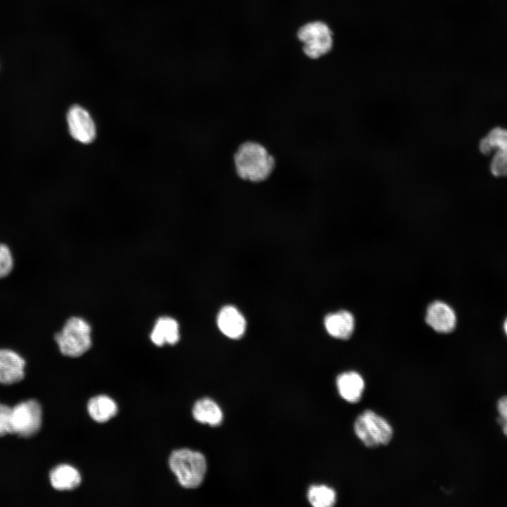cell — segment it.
I'll list each match as a JSON object with an SVG mask.
<instances>
[{"instance_id":"2","label":"cell","mask_w":507,"mask_h":507,"mask_svg":"<svg viewBox=\"0 0 507 507\" xmlns=\"http://www.w3.org/2000/svg\"><path fill=\"white\" fill-rule=\"evenodd\" d=\"M169 465L180 485L187 489L196 488L202 483L207 468L201 453L187 449L173 451Z\"/></svg>"},{"instance_id":"14","label":"cell","mask_w":507,"mask_h":507,"mask_svg":"<svg viewBox=\"0 0 507 507\" xmlns=\"http://www.w3.org/2000/svg\"><path fill=\"white\" fill-rule=\"evenodd\" d=\"M49 479L52 487L59 491L74 489L81 482L77 470L67 464H61L52 469Z\"/></svg>"},{"instance_id":"10","label":"cell","mask_w":507,"mask_h":507,"mask_svg":"<svg viewBox=\"0 0 507 507\" xmlns=\"http://www.w3.org/2000/svg\"><path fill=\"white\" fill-rule=\"evenodd\" d=\"M217 324L221 332L232 339L241 337L246 329V320L243 315L232 306H224L220 311Z\"/></svg>"},{"instance_id":"9","label":"cell","mask_w":507,"mask_h":507,"mask_svg":"<svg viewBox=\"0 0 507 507\" xmlns=\"http://www.w3.org/2000/svg\"><path fill=\"white\" fill-rule=\"evenodd\" d=\"M25 361L15 351L0 349V383L11 384L22 380Z\"/></svg>"},{"instance_id":"7","label":"cell","mask_w":507,"mask_h":507,"mask_svg":"<svg viewBox=\"0 0 507 507\" xmlns=\"http://www.w3.org/2000/svg\"><path fill=\"white\" fill-rule=\"evenodd\" d=\"M66 120L69 132L74 139L84 144L94 142L96 135L95 123L85 108L79 105L71 106Z\"/></svg>"},{"instance_id":"16","label":"cell","mask_w":507,"mask_h":507,"mask_svg":"<svg viewBox=\"0 0 507 507\" xmlns=\"http://www.w3.org/2000/svg\"><path fill=\"white\" fill-rule=\"evenodd\" d=\"M87 411L90 417L98 423H105L118 413L116 403L109 396L99 395L89 399Z\"/></svg>"},{"instance_id":"6","label":"cell","mask_w":507,"mask_h":507,"mask_svg":"<svg viewBox=\"0 0 507 507\" xmlns=\"http://www.w3.org/2000/svg\"><path fill=\"white\" fill-rule=\"evenodd\" d=\"M42 418V408L36 400L31 399L19 403L12 408L13 434L23 437L35 434L41 427Z\"/></svg>"},{"instance_id":"3","label":"cell","mask_w":507,"mask_h":507,"mask_svg":"<svg viewBox=\"0 0 507 507\" xmlns=\"http://www.w3.org/2000/svg\"><path fill=\"white\" fill-rule=\"evenodd\" d=\"M353 430L356 437L369 448L386 445L393 437L388 421L371 410L364 411L356 418Z\"/></svg>"},{"instance_id":"22","label":"cell","mask_w":507,"mask_h":507,"mask_svg":"<svg viewBox=\"0 0 507 507\" xmlns=\"http://www.w3.org/2000/svg\"><path fill=\"white\" fill-rule=\"evenodd\" d=\"M499 413L497 421L504 435L507 437V396L501 397L496 404Z\"/></svg>"},{"instance_id":"21","label":"cell","mask_w":507,"mask_h":507,"mask_svg":"<svg viewBox=\"0 0 507 507\" xmlns=\"http://www.w3.org/2000/svg\"><path fill=\"white\" fill-rule=\"evenodd\" d=\"M12 408L0 403V437L13 434L11 423Z\"/></svg>"},{"instance_id":"20","label":"cell","mask_w":507,"mask_h":507,"mask_svg":"<svg viewBox=\"0 0 507 507\" xmlns=\"http://www.w3.org/2000/svg\"><path fill=\"white\" fill-rule=\"evenodd\" d=\"M13 265L10 248L5 244H0V279L7 277L11 273Z\"/></svg>"},{"instance_id":"13","label":"cell","mask_w":507,"mask_h":507,"mask_svg":"<svg viewBox=\"0 0 507 507\" xmlns=\"http://www.w3.org/2000/svg\"><path fill=\"white\" fill-rule=\"evenodd\" d=\"M150 338L153 343L158 346L165 344H176L180 339L177 322L170 317L159 318L156 322Z\"/></svg>"},{"instance_id":"23","label":"cell","mask_w":507,"mask_h":507,"mask_svg":"<svg viewBox=\"0 0 507 507\" xmlns=\"http://www.w3.org/2000/svg\"><path fill=\"white\" fill-rule=\"evenodd\" d=\"M503 331H504L506 335L507 336V317L504 320V322L503 324Z\"/></svg>"},{"instance_id":"18","label":"cell","mask_w":507,"mask_h":507,"mask_svg":"<svg viewBox=\"0 0 507 507\" xmlns=\"http://www.w3.org/2000/svg\"><path fill=\"white\" fill-rule=\"evenodd\" d=\"M308 499L315 507H330L337 500L334 490L326 485H312L308 491Z\"/></svg>"},{"instance_id":"17","label":"cell","mask_w":507,"mask_h":507,"mask_svg":"<svg viewBox=\"0 0 507 507\" xmlns=\"http://www.w3.org/2000/svg\"><path fill=\"white\" fill-rule=\"evenodd\" d=\"M502 148H507V129L501 127L492 129L479 142V150L484 155Z\"/></svg>"},{"instance_id":"12","label":"cell","mask_w":507,"mask_h":507,"mask_svg":"<svg viewBox=\"0 0 507 507\" xmlns=\"http://www.w3.org/2000/svg\"><path fill=\"white\" fill-rule=\"evenodd\" d=\"M336 384L341 397L351 403L360 401L365 388L362 376L355 371L339 374L337 377Z\"/></svg>"},{"instance_id":"19","label":"cell","mask_w":507,"mask_h":507,"mask_svg":"<svg viewBox=\"0 0 507 507\" xmlns=\"http://www.w3.org/2000/svg\"><path fill=\"white\" fill-rule=\"evenodd\" d=\"M489 168L492 174L496 177L507 176V148L494 151Z\"/></svg>"},{"instance_id":"1","label":"cell","mask_w":507,"mask_h":507,"mask_svg":"<svg viewBox=\"0 0 507 507\" xmlns=\"http://www.w3.org/2000/svg\"><path fill=\"white\" fill-rule=\"evenodd\" d=\"M233 165L239 178L256 184L271 176L275 168V160L263 144L249 140L237 148L233 155Z\"/></svg>"},{"instance_id":"4","label":"cell","mask_w":507,"mask_h":507,"mask_svg":"<svg viewBox=\"0 0 507 507\" xmlns=\"http://www.w3.org/2000/svg\"><path fill=\"white\" fill-rule=\"evenodd\" d=\"M55 339L61 353L78 357L91 347V327L84 320L72 317L66 321L62 330L56 334Z\"/></svg>"},{"instance_id":"5","label":"cell","mask_w":507,"mask_h":507,"mask_svg":"<svg viewBox=\"0 0 507 507\" xmlns=\"http://www.w3.org/2000/svg\"><path fill=\"white\" fill-rule=\"evenodd\" d=\"M297 37L303 43L304 54L312 59L327 54L333 46L332 32L326 23L321 21L303 25L299 29Z\"/></svg>"},{"instance_id":"8","label":"cell","mask_w":507,"mask_h":507,"mask_svg":"<svg viewBox=\"0 0 507 507\" xmlns=\"http://www.w3.org/2000/svg\"><path fill=\"white\" fill-rule=\"evenodd\" d=\"M425 322L437 332L449 333L456 328L457 318L454 310L449 305L436 301L428 306Z\"/></svg>"},{"instance_id":"11","label":"cell","mask_w":507,"mask_h":507,"mask_svg":"<svg viewBox=\"0 0 507 507\" xmlns=\"http://www.w3.org/2000/svg\"><path fill=\"white\" fill-rule=\"evenodd\" d=\"M324 326L331 337L347 339L353 332L355 320L349 311L341 310L327 314L324 319Z\"/></svg>"},{"instance_id":"15","label":"cell","mask_w":507,"mask_h":507,"mask_svg":"<svg viewBox=\"0 0 507 507\" xmlns=\"http://www.w3.org/2000/svg\"><path fill=\"white\" fill-rule=\"evenodd\" d=\"M192 414L198 422L211 426L219 425L223 418L222 410L219 406L208 398L197 401L194 405Z\"/></svg>"}]
</instances>
